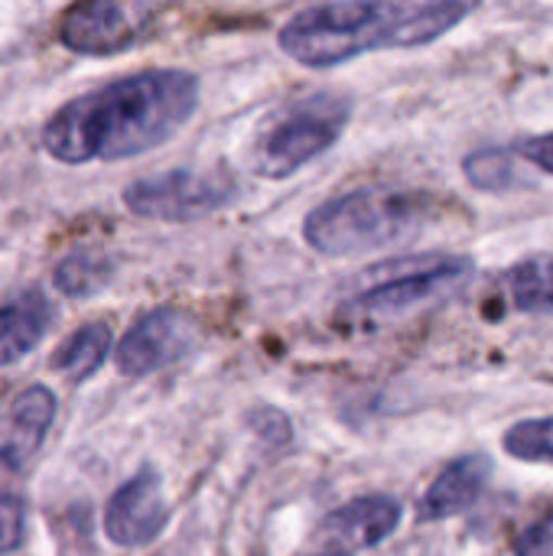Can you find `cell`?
I'll list each match as a JSON object with an SVG mask.
<instances>
[{
	"label": "cell",
	"mask_w": 553,
	"mask_h": 556,
	"mask_svg": "<svg viewBox=\"0 0 553 556\" xmlns=\"http://www.w3.org/2000/svg\"><path fill=\"white\" fill-rule=\"evenodd\" d=\"M199 108V78L183 68H150L114 78L62 104L42 127V147L59 163H108L166 143Z\"/></svg>",
	"instance_id": "obj_1"
},
{
	"label": "cell",
	"mask_w": 553,
	"mask_h": 556,
	"mask_svg": "<svg viewBox=\"0 0 553 556\" xmlns=\"http://www.w3.org/2000/svg\"><path fill=\"white\" fill-rule=\"evenodd\" d=\"M482 0H329L280 26V49L310 68H336L378 49H420L460 23Z\"/></svg>",
	"instance_id": "obj_2"
},
{
	"label": "cell",
	"mask_w": 553,
	"mask_h": 556,
	"mask_svg": "<svg viewBox=\"0 0 553 556\" xmlns=\"http://www.w3.org/2000/svg\"><path fill=\"white\" fill-rule=\"evenodd\" d=\"M430 215L433 199L427 192L365 186L313 208L303 222V238L326 257H352L414 238Z\"/></svg>",
	"instance_id": "obj_3"
},
{
	"label": "cell",
	"mask_w": 553,
	"mask_h": 556,
	"mask_svg": "<svg viewBox=\"0 0 553 556\" xmlns=\"http://www.w3.org/2000/svg\"><path fill=\"white\" fill-rule=\"evenodd\" d=\"M352 101L339 91H319L267 114L251 143L248 166L264 179H287L332 150L349 127Z\"/></svg>",
	"instance_id": "obj_4"
},
{
	"label": "cell",
	"mask_w": 553,
	"mask_h": 556,
	"mask_svg": "<svg viewBox=\"0 0 553 556\" xmlns=\"http://www.w3.org/2000/svg\"><path fill=\"white\" fill-rule=\"evenodd\" d=\"M473 270L476 264L466 254H420L388 261L362 277V290L342 306V319L362 329H378L460 290Z\"/></svg>",
	"instance_id": "obj_5"
},
{
	"label": "cell",
	"mask_w": 553,
	"mask_h": 556,
	"mask_svg": "<svg viewBox=\"0 0 553 556\" xmlns=\"http://www.w3.org/2000/svg\"><path fill=\"white\" fill-rule=\"evenodd\" d=\"M169 0H75L59 16V42L78 55H117L143 42Z\"/></svg>",
	"instance_id": "obj_6"
},
{
	"label": "cell",
	"mask_w": 553,
	"mask_h": 556,
	"mask_svg": "<svg viewBox=\"0 0 553 556\" xmlns=\"http://www.w3.org/2000/svg\"><path fill=\"white\" fill-rule=\"evenodd\" d=\"M238 195L235 182L209 169H166L124 189V205L150 222H199Z\"/></svg>",
	"instance_id": "obj_7"
},
{
	"label": "cell",
	"mask_w": 553,
	"mask_h": 556,
	"mask_svg": "<svg viewBox=\"0 0 553 556\" xmlns=\"http://www.w3.org/2000/svg\"><path fill=\"white\" fill-rule=\"evenodd\" d=\"M169 521V505L163 482L153 469H140L127 479L104 508V534L117 547H147L153 544Z\"/></svg>",
	"instance_id": "obj_8"
},
{
	"label": "cell",
	"mask_w": 553,
	"mask_h": 556,
	"mask_svg": "<svg viewBox=\"0 0 553 556\" xmlns=\"http://www.w3.org/2000/svg\"><path fill=\"white\" fill-rule=\"evenodd\" d=\"M192 345V323L179 309H153L137 319L121 339L114 362L127 378H147L160 368H169Z\"/></svg>",
	"instance_id": "obj_9"
},
{
	"label": "cell",
	"mask_w": 553,
	"mask_h": 556,
	"mask_svg": "<svg viewBox=\"0 0 553 556\" xmlns=\"http://www.w3.org/2000/svg\"><path fill=\"white\" fill-rule=\"evenodd\" d=\"M55 420V394L46 384L20 391L0 414V463L7 469H23L42 446Z\"/></svg>",
	"instance_id": "obj_10"
},
{
	"label": "cell",
	"mask_w": 553,
	"mask_h": 556,
	"mask_svg": "<svg viewBox=\"0 0 553 556\" xmlns=\"http://www.w3.org/2000/svg\"><path fill=\"white\" fill-rule=\"evenodd\" d=\"M492 469H495L492 459L482 456V453L460 456L427 489V495L420 498L417 518L424 525H430V521H447V518H456V515L469 511L482 498V492H486V485L492 479Z\"/></svg>",
	"instance_id": "obj_11"
},
{
	"label": "cell",
	"mask_w": 553,
	"mask_h": 556,
	"mask_svg": "<svg viewBox=\"0 0 553 556\" xmlns=\"http://www.w3.org/2000/svg\"><path fill=\"white\" fill-rule=\"evenodd\" d=\"M404 518V505L391 495H362L342 508H336L323 531L345 544V547H355V551H368V547H378L381 541H388L398 525Z\"/></svg>",
	"instance_id": "obj_12"
},
{
	"label": "cell",
	"mask_w": 553,
	"mask_h": 556,
	"mask_svg": "<svg viewBox=\"0 0 553 556\" xmlns=\"http://www.w3.org/2000/svg\"><path fill=\"white\" fill-rule=\"evenodd\" d=\"M52 303L39 293H20L0 306V368L23 362L49 332Z\"/></svg>",
	"instance_id": "obj_13"
},
{
	"label": "cell",
	"mask_w": 553,
	"mask_h": 556,
	"mask_svg": "<svg viewBox=\"0 0 553 556\" xmlns=\"http://www.w3.org/2000/svg\"><path fill=\"white\" fill-rule=\"evenodd\" d=\"M505 290L518 313H553V254H528L505 270Z\"/></svg>",
	"instance_id": "obj_14"
},
{
	"label": "cell",
	"mask_w": 553,
	"mask_h": 556,
	"mask_svg": "<svg viewBox=\"0 0 553 556\" xmlns=\"http://www.w3.org/2000/svg\"><path fill=\"white\" fill-rule=\"evenodd\" d=\"M111 339L114 336L108 323H88L59 345V352L52 355V368L59 375H68L72 381H85L104 365L111 352Z\"/></svg>",
	"instance_id": "obj_15"
},
{
	"label": "cell",
	"mask_w": 553,
	"mask_h": 556,
	"mask_svg": "<svg viewBox=\"0 0 553 556\" xmlns=\"http://www.w3.org/2000/svg\"><path fill=\"white\" fill-rule=\"evenodd\" d=\"M518 163L521 160L512 147H486L463 160V173L482 192H508L518 182H525V176L518 173Z\"/></svg>",
	"instance_id": "obj_16"
},
{
	"label": "cell",
	"mask_w": 553,
	"mask_h": 556,
	"mask_svg": "<svg viewBox=\"0 0 553 556\" xmlns=\"http://www.w3.org/2000/svg\"><path fill=\"white\" fill-rule=\"evenodd\" d=\"M114 277V264L104 254L95 251H75L65 261H59L52 280L65 296H95L101 293Z\"/></svg>",
	"instance_id": "obj_17"
},
{
	"label": "cell",
	"mask_w": 553,
	"mask_h": 556,
	"mask_svg": "<svg viewBox=\"0 0 553 556\" xmlns=\"http://www.w3.org/2000/svg\"><path fill=\"white\" fill-rule=\"evenodd\" d=\"M502 446L508 456L521 463H553V417H535L515 424L505 437Z\"/></svg>",
	"instance_id": "obj_18"
},
{
	"label": "cell",
	"mask_w": 553,
	"mask_h": 556,
	"mask_svg": "<svg viewBox=\"0 0 553 556\" xmlns=\"http://www.w3.org/2000/svg\"><path fill=\"white\" fill-rule=\"evenodd\" d=\"M26 538V505L16 492L0 489V554L20 551Z\"/></svg>",
	"instance_id": "obj_19"
},
{
	"label": "cell",
	"mask_w": 553,
	"mask_h": 556,
	"mask_svg": "<svg viewBox=\"0 0 553 556\" xmlns=\"http://www.w3.org/2000/svg\"><path fill=\"white\" fill-rule=\"evenodd\" d=\"M512 551H515V556H553V511L538 518L535 525H528L515 538Z\"/></svg>",
	"instance_id": "obj_20"
},
{
	"label": "cell",
	"mask_w": 553,
	"mask_h": 556,
	"mask_svg": "<svg viewBox=\"0 0 553 556\" xmlns=\"http://www.w3.org/2000/svg\"><path fill=\"white\" fill-rule=\"evenodd\" d=\"M512 150L518 153L521 163L538 166L541 173L553 176V134H535V137H521L512 143Z\"/></svg>",
	"instance_id": "obj_21"
},
{
	"label": "cell",
	"mask_w": 553,
	"mask_h": 556,
	"mask_svg": "<svg viewBox=\"0 0 553 556\" xmlns=\"http://www.w3.org/2000/svg\"><path fill=\"white\" fill-rule=\"evenodd\" d=\"M326 556H349V554H326Z\"/></svg>",
	"instance_id": "obj_22"
}]
</instances>
